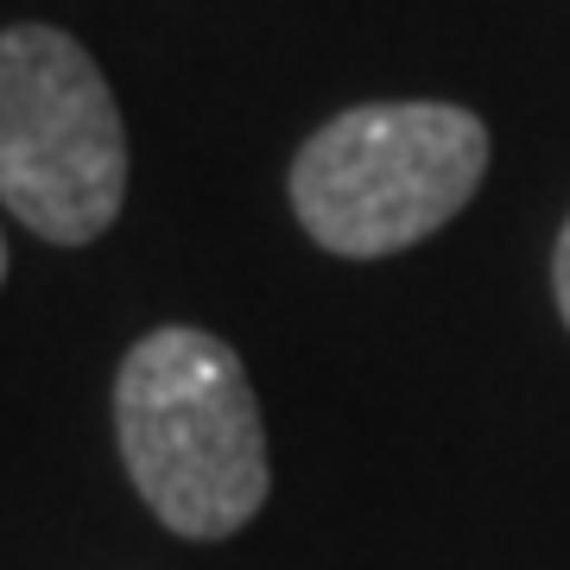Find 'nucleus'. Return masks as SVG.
<instances>
[{"mask_svg":"<svg viewBox=\"0 0 570 570\" xmlns=\"http://www.w3.org/2000/svg\"><path fill=\"white\" fill-rule=\"evenodd\" d=\"M115 438L134 489L178 539H228L266 508L261 400L242 355L190 324L127 348L115 374Z\"/></svg>","mask_w":570,"mask_h":570,"instance_id":"1","label":"nucleus"},{"mask_svg":"<svg viewBox=\"0 0 570 570\" xmlns=\"http://www.w3.org/2000/svg\"><path fill=\"white\" fill-rule=\"evenodd\" d=\"M489 127L456 102H362L292 159V216L343 261H387L475 197Z\"/></svg>","mask_w":570,"mask_h":570,"instance_id":"2","label":"nucleus"},{"mask_svg":"<svg viewBox=\"0 0 570 570\" xmlns=\"http://www.w3.org/2000/svg\"><path fill=\"white\" fill-rule=\"evenodd\" d=\"M0 204L51 247H89L127 204L115 89L58 26L0 32Z\"/></svg>","mask_w":570,"mask_h":570,"instance_id":"3","label":"nucleus"},{"mask_svg":"<svg viewBox=\"0 0 570 570\" xmlns=\"http://www.w3.org/2000/svg\"><path fill=\"white\" fill-rule=\"evenodd\" d=\"M551 285H558V311H564V324H570V223L558 235V254H551Z\"/></svg>","mask_w":570,"mask_h":570,"instance_id":"4","label":"nucleus"},{"mask_svg":"<svg viewBox=\"0 0 570 570\" xmlns=\"http://www.w3.org/2000/svg\"><path fill=\"white\" fill-rule=\"evenodd\" d=\"M0 279H7V242H0Z\"/></svg>","mask_w":570,"mask_h":570,"instance_id":"5","label":"nucleus"}]
</instances>
